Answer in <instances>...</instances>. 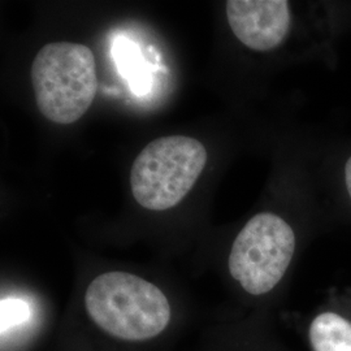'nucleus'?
Returning a JSON list of instances; mask_svg holds the SVG:
<instances>
[{
    "instance_id": "f03ea898",
    "label": "nucleus",
    "mask_w": 351,
    "mask_h": 351,
    "mask_svg": "<svg viewBox=\"0 0 351 351\" xmlns=\"http://www.w3.org/2000/svg\"><path fill=\"white\" fill-rule=\"evenodd\" d=\"M30 75L38 110L56 124L78 121L97 97L95 58L80 43L46 45L36 55Z\"/></svg>"
},
{
    "instance_id": "0eeeda50",
    "label": "nucleus",
    "mask_w": 351,
    "mask_h": 351,
    "mask_svg": "<svg viewBox=\"0 0 351 351\" xmlns=\"http://www.w3.org/2000/svg\"><path fill=\"white\" fill-rule=\"evenodd\" d=\"M343 181H345V188L348 191V195L351 199V155L348 158L345 167H343Z\"/></svg>"
},
{
    "instance_id": "7ed1b4c3",
    "label": "nucleus",
    "mask_w": 351,
    "mask_h": 351,
    "mask_svg": "<svg viewBox=\"0 0 351 351\" xmlns=\"http://www.w3.org/2000/svg\"><path fill=\"white\" fill-rule=\"evenodd\" d=\"M206 163L207 151L198 139L184 136L155 139L132 165L133 197L146 210H169L188 195Z\"/></svg>"
},
{
    "instance_id": "f257e3e1",
    "label": "nucleus",
    "mask_w": 351,
    "mask_h": 351,
    "mask_svg": "<svg viewBox=\"0 0 351 351\" xmlns=\"http://www.w3.org/2000/svg\"><path fill=\"white\" fill-rule=\"evenodd\" d=\"M84 313L88 328L101 339L132 348L162 339L175 320L162 289L124 271L104 272L91 280L84 295Z\"/></svg>"
},
{
    "instance_id": "423d86ee",
    "label": "nucleus",
    "mask_w": 351,
    "mask_h": 351,
    "mask_svg": "<svg viewBox=\"0 0 351 351\" xmlns=\"http://www.w3.org/2000/svg\"><path fill=\"white\" fill-rule=\"evenodd\" d=\"M313 351H351V320L335 311L316 315L308 326Z\"/></svg>"
},
{
    "instance_id": "39448f33",
    "label": "nucleus",
    "mask_w": 351,
    "mask_h": 351,
    "mask_svg": "<svg viewBox=\"0 0 351 351\" xmlns=\"http://www.w3.org/2000/svg\"><path fill=\"white\" fill-rule=\"evenodd\" d=\"M226 12L234 37L250 50H276L288 38L291 25L289 1L229 0Z\"/></svg>"
},
{
    "instance_id": "20e7f679",
    "label": "nucleus",
    "mask_w": 351,
    "mask_h": 351,
    "mask_svg": "<svg viewBox=\"0 0 351 351\" xmlns=\"http://www.w3.org/2000/svg\"><path fill=\"white\" fill-rule=\"evenodd\" d=\"M297 250V236L285 219L274 213L252 216L233 241L228 269L251 297H263L285 277Z\"/></svg>"
}]
</instances>
